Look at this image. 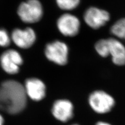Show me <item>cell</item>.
Masks as SVG:
<instances>
[{
  "mask_svg": "<svg viewBox=\"0 0 125 125\" xmlns=\"http://www.w3.org/2000/svg\"><path fill=\"white\" fill-rule=\"evenodd\" d=\"M27 95L23 85L14 80L0 84V110L16 115L21 112L27 104Z\"/></svg>",
  "mask_w": 125,
  "mask_h": 125,
  "instance_id": "obj_1",
  "label": "cell"
},
{
  "mask_svg": "<svg viewBox=\"0 0 125 125\" xmlns=\"http://www.w3.org/2000/svg\"><path fill=\"white\" fill-rule=\"evenodd\" d=\"M16 13L22 22L31 25L42 20L45 10L41 0H23L18 4Z\"/></svg>",
  "mask_w": 125,
  "mask_h": 125,
  "instance_id": "obj_2",
  "label": "cell"
},
{
  "mask_svg": "<svg viewBox=\"0 0 125 125\" xmlns=\"http://www.w3.org/2000/svg\"><path fill=\"white\" fill-rule=\"evenodd\" d=\"M56 28L62 36L74 37L79 33L81 22L77 15L72 12H63L56 20Z\"/></svg>",
  "mask_w": 125,
  "mask_h": 125,
  "instance_id": "obj_3",
  "label": "cell"
},
{
  "mask_svg": "<svg viewBox=\"0 0 125 125\" xmlns=\"http://www.w3.org/2000/svg\"><path fill=\"white\" fill-rule=\"evenodd\" d=\"M68 46L65 42L56 40L46 44L44 54L50 61L57 65L63 66L68 62Z\"/></svg>",
  "mask_w": 125,
  "mask_h": 125,
  "instance_id": "obj_4",
  "label": "cell"
},
{
  "mask_svg": "<svg viewBox=\"0 0 125 125\" xmlns=\"http://www.w3.org/2000/svg\"><path fill=\"white\" fill-rule=\"evenodd\" d=\"M88 102L91 108L100 114L110 112L115 105V101L111 95L102 90H96L90 94Z\"/></svg>",
  "mask_w": 125,
  "mask_h": 125,
  "instance_id": "obj_5",
  "label": "cell"
},
{
  "mask_svg": "<svg viewBox=\"0 0 125 125\" xmlns=\"http://www.w3.org/2000/svg\"><path fill=\"white\" fill-rule=\"evenodd\" d=\"M11 41L18 48L27 49L36 43L37 35L35 30L30 26L25 28L16 27L10 33Z\"/></svg>",
  "mask_w": 125,
  "mask_h": 125,
  "instance_id": "obj_6",
  "label": "cell"
},
{
  "mask_svg": "<svg viewBox=\"0 0 125 125\" xmlns=\"http://www.w3.org/2000/svg\"><path fill=\"white\" fill-rule=\"evenodd\" d=\"M110 18V14L107 11L95 6L89 7L83 14V20L85 24L94 30L104 26Z\"/></svg>",
  "mask_w": 125,
  "mask_h": 125,
  "instance_id": "obj_7",
  "label": "cell"
},
{
  "mask_svg": "<svg viewBox=\"0 0 125 125\" xmlns=\"http://www.w3.org/2000/svg\"><path fill=\"white\" fill-rule=\"evenodd\" d=\"M23 63L21 54L14 49H9L0 56V64L4 71L10 75H15L19 71V67Z\"/></svg>",
  "mask_w": 125,
  "mask_h": 125,
  "instance_id": "obj_8",
  "label": "cell"
},
{
  "mask_svg": "<svg viewBox=\"0 0 125 125\" xmlns=\"http://www.w3.org/2000/svg\"><path fill=\"white\" fill-rule=\"evenodd\" d=\"M51 111L55 118L63 123L67 122L73 115V105L68 100L61 99L55 101Z\"/></svg>",
  "mask_w": 125,
  "mask_h": 125,
  "instance_id": "obj_9",
  "label": "cell"
},
{
  "mask_svg": "<svg viewBox=\"0 0 125 125\" xmlns=\"http://www.w3.org/2000/svg\"><path fill=\"white\" fill-rule=\"evenodd\" d=\"M25 92L27 96L35 101L43 99L46 95V86L43 82L36 78H30L25 83Z\"/></svg>",
  "mask_w": 125,
  "mask_h": 125,
  "instance_id": "obj_10",
  "label": "cell"
},
{
  "mask_svg": "<svg viewBox=\"0 0 125 125\" xmlns=\"http://www.w3.org/2000/svg\"><path fill=\"white\" fill-rule=\"evenodd\" d=\"M109 55L112 58L113 63L117 66L125 65V46L115 38L108 39Z\"/></svg>",
  "mask_w": 125,
  "mask_h": 125,
  "instance_id": "obj_11",
  "label": "cell"
},
{
  "mask_svg": "<svg viewBox=\"0 0 125 125\" xmlns=\"http://www.w3.org/2000/svg\"><path fill=\"white\" fill-rule=\"evenodd\" d=\"M58 9L63 12H72L79 7L81 0H54Z\"/></svg>",
  "mask_w": 125,
  "mask_h": 125,
  "instance_id": "obj_12",
  "label": "cell"
},
{
  "mask_svg": "<svg viewBox=\"0 0 125 125\" xmlns=\"http://www.w3.org/2000/svg\"><path fill=\"white\" fill-rule=\"evenodd\" d=\"M110 31L115 37L125 40V18L116 21L111 27Z\"/></svg>",
  "mask_w": 125,
  "mask_h": 125,
  "instance_id": "obj_13",
  "label": "cell"
},
{
  "mask_svg": "<svg viewBox=\"0 0 125 125\" xmlns=\"http://www.w3.org/2000/svg\"><path fill=\"white\" fill-rule=\"evenodd\" d=\"M95 50L99 55L105 58L109 56V44L107 39H100L97 41L94 45Z\"/></svg>",
  "mask_w": 125,
  "mask_h": 125,
  "instance_id": "obj_14",
  "label": "cell"
},
{
  "mask_svg": "<svg viewBox=\"0 0 125 125\" xmlns=\"http://www.w3.org/2000/svg\"><path fill=\"white\" fill-rule=\"evenodd\" d=\"M10 34L8 31L3 27H0V46L6 48L11 43Z\"/></svg>",
  "mask_w": 125,
  "mask_h": 125,
  "instance_id": "obj_15",
  "label": "cell"
},
{
  "mask_svg": "<svg viewBox=\"0 0 125 125\" xmlns=\"http://www.w3.org/2000/svg\"><path fill=\"white\" fill-rule=\"evenodd\" d=\"M95 125H112L110 124H109L106 122H97Z\"/></svg>",
  "mask_w": 125,
  "mask_h": 125,
  "instance_id": "obj_16",
  "label": "cell"
},
{
  "mask_svg": "<svg viewBox=\"0 0 125 125\" xmlns=\"http://www.w3.org/2000/svg\"><path fill=\"white\" fill-rule=\"evenodd\" d=\"M4 119L2 115L0 114V125H4Z\"/></svg>",
  "mask_w": 125,
  "mask_h": 125,
  "instance_id": "obj_17",
  "label": "cell"
},
{
  "mask_svg": "<svg viewBox=\"0 0 125 125\" xmlns=\"http://www.w3.org/2000/svg\"><path fill=\"white\" fill-rule=\"evenodd\" d=\"M72 125H78V124H73Z\"/></svg>",
  "mask_w": 125,
  "mask_h": 125,
  "instance_id": "obj_18",
  "label": "cell"
}]
</instances>
